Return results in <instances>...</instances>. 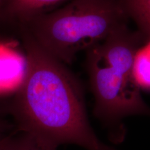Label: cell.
I'll return each mask as SVG.
<instances>
[{"label":"cell","mask_w":150,"mask_h":150,"mask_svg":"<svg viewBox=\"0 0 150 150\" xmlns=\"http://www.w3.org/2000/svg\"><path fill=\"white\" fill-rule=\"evenodd\" d=\"M20 30L25 71L8 106L18 131L50 150L63 144L87 150H115L103 143L92 129L77 79Z\"/></svg>","instance_id":"6da1fadb"},{"label":"cell","mask_w":150,"mask_h":150,"mask_svg":"<svg viewBox=\"0 0 150 150\" xmlns=\"http://www.w3.org/2000/svg\"><path fill=\"white\" fill-rule=\"evenodd\" d=\"M141 35L127 25L86 51V66L95 97L94 114L123 136L120 123L129 115H150L134 74V60Z\"/></svg>","instance_id":"7a4b0ae2"},{"label":"cell","mask_w":150,"mask_h":150,"mask_svg":"<svg viewBox=\"0 0 150 150\" xmlns=\"http://www.w3.org/2000/svg\"><path fill=\"white\" fill-rule=\"evenodd\" d=\"M128 20L120 0H72L33 17L20 29L55 59L70 64L79 52L102 42Z\"/></svg>","instance_id":"3957f363"},{"label":"cell","mask_w":150,"mask_h":150,"mask_svg":"<svg viewBox=\"0 0 150 150\" xmlns=\"http://www.w3.org/2000/svg\"><path fill=\"white\" fill-rule=\"evenodd\" d=\"M65 0H0V20L21 26Z\"/></svg>","instance_id":"277c9868"},{"label":"cell","mask_w":150,"mask_h":150,"mask_svg":"<svg viewBox=\"0 0 150 150\" xmlns=\"http://www.w3.org/2000/svg\"><path fill=\"white\" fill-rule=\"evenodd\" d=\"M25 67L24 54L0 47V95L15 93L23 79Z\"/></svg>","instance_id":"5b68a950"},{"label":"cell","mask_w":150,"mask_h":150,"mask_svg":"<svg viewBox=\"0 0 150 150\" xmlns=\"http://www.w3.org/2000/svg\"><path fill=\"white\" fill-rule=\"evenodd\" d=\"M129 19L135 22L140 33L150 39V0H120Z\"/></svg>","instance_id":"8992f818"},{"label":"cell","mask_w":150,"mask_h":150,"mask_svg":"<svg viewBox=\"0 0 150 150\" xmlns=\"http://www.w3.org/2000/svg\"><path fill=\"white\" fill-rule=\"evenodd\" d=\"M134 74L140 89H150V39L145 46L137 50L134 60Z\"/></svg>","instance_id":"52a82bcc"},{"label":"cell","mask_w":150,"mask_h":150,"mask_svg":"<svg viewBox=\"0 0 150 150\" xmlns=\"http://www.w3.org/2000/svg\"><path fill=\"white\" fill-rule=\"evenodd\" d=\"M9 150H50L42 147L27 135L22 134L18 137H13Z\"/></svg>","instance_id":"ba28073f"},{"label":"cell","mask_w":150,"mask_h":150,"mask_svg":"<svg viewBox=\"0 0 150 150\" xmlns=\"http://www.w3.org/2000/svg\"><path fill=\"white\" fill-rule=\"evenodd\" d=\"M13 140V136H5L0 137V150H9L11 142Z\"/></svg>","instance_id":"9c48e42d"},{"label":"cell","mask_w":150,"mask_h":150,"mask_svg":"<svg viewBox=\"0 0 150 150\" xmlns=\"http://www.w3.org/2000/svg\"><path fill=\"white\" fill-rule=\"evenodd\" d=\"M6 128L7 127L6 125L5 122L0 118V137L5 136L4 132Z\"/></svg>","instance_id":"30bf717a"}]
</instances>
